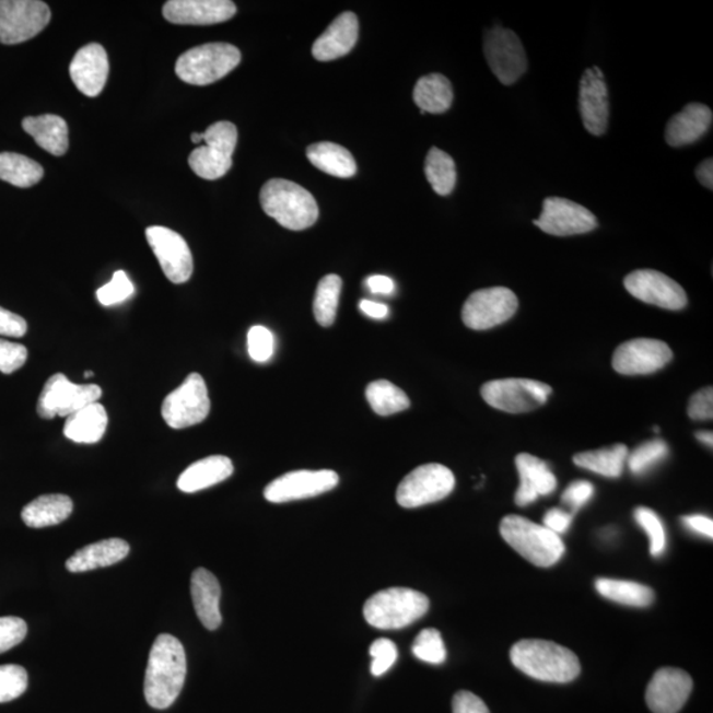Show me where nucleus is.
<instances>
[{"label": "nucleus", "instance_id": "46", "mask_svg": "<svg viewBox=\"0 0 713 713\" xmlns=\"http://www.w3.org/2000/svg\"><path fill=\"white\" fill-rule=\"evenodd\" d=\"M247 349L252 360L256 362H267L276 349V340L269 329L257 326L248 330Z\"/></svg>", "mask_w": 713, "mask_h": 713}, {"label": "nucleus", "instance_id": "56", "mask_svg": "<svg viewBox=\"0 0 713 713\" xmlns=\"http://www.w3.org/2000/svg\"><path fill=\"white\" fill-rule=\"evenodd\" d=\"M366 285L373 294L379 295H390L394 290H396V284H394L393 280L384 276H373L367 278Z\"/></svg>", "mask_w": 713, "mask_h": 713}, {"label": "nucleus", "instance_id": "51", "mask_svg": "<svg viewBox=\"0 0 713 713\" xmlns=\"http://www.w3.org/2000/svg\"><path fill=\"white\" fill-rule=\"evenodd\" d=\"M689 416L693 420H710L713 417V390L704 387L693 394L689 405Z\"/></svg>", "mask_w": 713, "mask_h": 713}, {"label": "nucleus", "instance_id": "44", "mask_svg": "<svg viewBox=\"0 0 713 713\" xmlns=\"http://www.w3.org/2000/svg\"><path fill=\"white\" fill-rule=\"evenodd\" d=\"M634 518L651 539V553L653 557H659L666 549V533L664 524L651 509L639 507L634 512Z\"/></svg>", "mask_w": 713, "mask_h": 713}, {"label": "nucleus", "instance_id": "9", "mask_svg": "<svg viewBox=\"0 0 713 713\" xmlns=\"http://www.w3.org/2000/svg\"><path fill=\"white\" fill-rule=\"evenodd\" d=\"M552 388L543 382L526 378L490 381L481 387V396L494 409L522 413L538 409L551 396Z\"/></svg>", "mask_w": 713, "mask_h": 713}, {"label": "nucleus", "instance_id": "39", "mask_svg": "<svg viewBox=\"0 0 713 713\" xmlns=\"http://www.w3.org/2000/svg\"><path fill=\"white\" fill-rule=\"evenodd\" d=\"M366 399L375 413L381 417L394 416L410 407V399L404 390L388 381H375L366 387Z\"/></svg>", "mask_w": 713, "mask_h": 713}, {"label": "nucleus", "instance_id": "60", "mask_svg": "<svg viewBox=\"0 0 713 713\" xmlns=\"http://www.w3.org/2000/svg\"><path fill=\"white\" fill-rule=\"evenodd\" d=\"M190 139H192L194 143H202L203 142V132H194L192 137H190Z\"/></svg>", "mask_w": 713, "mask_h": 713}, {"label": "nucleus", "instance_id": "12", "mask_svg": "<svg viewBox=\"0 0 713 713\" xmlns=\"http://www.w3.org/2000/svg\"><path fill=\"white\" fill-rule=\"evenodd\" d=\"M50 22V10L40 0H0V43L21 44L39 35Z\"/></svg>", "mask_w": 713, "mask_h": 713}, {"label": "nucleus", "instance_id": "10", "mask_svg": "<svg viewBox=\"0 0 713 713\" xmlns=\"http://www.w3.org/2000/svg\"><path fill=\"white\" fill-rule=\"evenodd\" d=\"M455 476L442 464H425L407 475L397 489V502L406 509L442 501L455 489Z\"/></svg>", "mask_w": 713, "mask_h": 713}, {"label": "nucleus", "instance_id": "37", "mask_svg": "<svg viewBox=\"0 0 713 713\" xmlns=\"http://www.w3.org/2000/svg\"><path fill=\"white\" fill-rule=\"evenodd\" d=\"M43 176L42 165L32 159L15 152L0 154V180L17 188H30L36 186Z\"/></svg>", "mask_w": 713, "mask_h": 713}, {"label": "nucleus", "instance_id": "47", "mask_svg": "<svg viewBox=\"0 0 713 713\" xmlns=\"http://www.w3.org/2000/svg\"><path fill=\"white\" fill-rule=\"evenodd\" d=\"M27 622L15 616L0 617V654L22 644L27 636Z\"/></svg>", "mask_w": 713, "mask_h": 713}, {"label": "nucleus", "instance_id": "7", "mask_svg": "<svg viewBox=\"0 0 713 713\" xmlns=\"http://www.w3.org/2000/svg\"><path fill=\"white\" fill-rule=\"evenodd\" d=\"M238 131L232 122L221 120L203 132V142L189 155L190 168L206 180H218L231 171L237 148Z\"/></svg>", "mask_w": 713, "mask_h": 713}, {"label": "nucleus", "instance_id": "8", "mask_svg": "<svg viewBox=\"0 0 713 713\" xmlns=\"http://www.w3.org/2000/svg\"><path fill=\"white\" fill-rule=\"evenodd\" d=\"M210 412V399L206 381L200 374H189L176 390L164 398L162 417L171 429L183 430L206 420Z\"/></svg>", "mask_w": 713, "mask_h": 713}, {"label": "nucleus", "instance_id": "52", "mask_svg": "<svg viewBox=\"0 0 713 713\" xmlns=\"http://www.w3.org/2000/svg\"><path fill=\"white\" fill-rule=\"evenodd\" d=\"M454 713H490L488 705L469 691L457 692L452 702Z\"/></svg>", "mask_w": 713, "mask_h": 713}, {"label": "nucleus", "instance_id": "42", "mask_svg": "<svg viewBox=\"0 0 713 713\" xmlns=\"http://www.w3.org/2000/svg\"><path fill=\"white\" fill-rule=\"evenodd\" d=\"M668 454L667 444L661 439L641 444L633 454L628 456L630 470L634 475H644L648 469L657 466Z\"/></svg>", "mask_w": 713, "mask_h": 713}, {"label": "nucleus", "instance_id": "49", "mask_svg": "<svg viewBox=\"0 0 713 713\" xmlns=\"http://www.w3.org/2000/svg\"><path fill=\"white\" fill-rule=\"evenodd\" d=\"M28 360V350L22 343L0 340V372L12 374Z\"/></svg>", "mask_w": 713, "mask_h": 713}, {"label": "nucleus", "instance_id": "30", "mask_svg": "<svg viewBox=\"0 0 713 713\" xmlns=\"http://www.w3.org/2000/svg\"><path fill=\"white\" fill-rule=\"evenodd\" d=\"M23 129L49 154L62 156L69 149L68 125L55 114L24 118Z\"/></svg>", "mask_w": 713, "mask_h": 713}, {"label": "nucleus", "instance_id": "19", "mask_svg": "<svg viewBox=\"0 0 713 713\" xmlns=\"http://www.w3.org/2000/svg\"><path fill=\"white\" fill-rule=\"evenodd\" d=\"M671 360L673 350L666 342L635 339L616 349L612 365L622 375H646L661 371Z\"/></svg>", "mask_w": 713, "mask_h": 713}, {"label": "nucleus", "instance_id": "16", "mask_svg": "<svg viewBox=\"0 0 713 713\" xmlns=\"http://www.w3.org/2000/svg\"><path fill=\"white\" fill-rule=\"evenodd\" d=\"M339 486L335 470H295L278 477L265 489V499L272 504L312 499Z\"/></svg>", "mask_w": 713, "mask_h": 713}, {"label": "nucleus", "instance_id": "23", "mask_svg": "<svg viewBox=\"0 0 713 713\" xmlns=\"http://www.w3.org/2000/svg\"><path fill=\"white\" fill-rule=\"evenodd\" d=\"M75 87L87 97H97L109 78V59L100 44H87L74 55L69 67Z\"/></svg>", "mask_w": 713, "mask_h": 713}, {"label": "nucleus", "instance_id": "20", "mask_svg": "<svg viewBox=\"0 0 713 713\" xmlns=\"http://www.w3.org/2000/svg\"><path fill=\"white\" fill-rule=\"evenodd\" d=\"M578 106L585 129L592 136H604L608 129L610 110L608 86L600 68H589L582 75Z\"/></svg>", "mask_w": 713, "mask_h": 713}, {"label": "nucleus", "instance_id": "18", "mask_svg": "<svg viewBox=\"0 0 713 713\" xmlns=\"http://www.w3.org/2000/svg\"><path fill=\"white\" fill-rule=\"evenodd\" d=\"M630 295L646 304L679 311L687 305V294L682 285L655 270H635L623 280Z\"/></svg>", "mask_w": 713, "mask_h": 713}, {"label": "nucleus", "instance_id": "1", "mask_svg": "<svg viewBox=\"0 0 713 713\" xmlns=\"http://www.w3.org/2000/svg\"><path fill=\"white\" fill-rule=\"evenodd\" d=\"M187 677V655L176 636L161 634L151 647L144 697L155 710H167L180 696Z\"/></svg>", "mask_w": 713, "mask_h": 713}, {"label": "nucleus", "instance_id": "26", "mask_svg": "<svg viewBox=\"0 0 713 713\" xmlns=\"http://www.w3.org/2000/svg\"><path fill=\"white\" fill-rule=\"evenodd\" d=\"M712 119L713 114L709 106L693 102L668 120L665 132L666 142L671 148H685V145L696 143L709 132Z\"/></svg>", "mask_w": 713, "mask_h": 713}, {"label": "nucleus", "instance_id": "28", "mask_svg": "<svg viewBox=\"0 0 713 713\" xmlns=\"http://www.w3.org/2000/svg\"><path fill=\"white\" fill-rule=\"evenodd\" d=\"M130 545L124 539L112 538L82 547L67 560V570L79 574L122 562L129 556Z\"/></svg>", "mask_w": 713, "mask_h": 713}, {"label": "nucleus", "instance_id": "57", "mask_svg": "<svg viewBox=\"0 0 713 713\" xmlns=\"http://www.w3.org/2000/svg\"><path fill=\"white\" fill-rule=\"evenodd\" d=\"M696 174L702 186L710 190L713 189V161L711 157L698 165Z\"/></svg>", "mask_w": 713, "mask_h": 713}, {"label": "nucleus", "instance_id": "31", "mask_svg": "<svg viewBox=\"0 0 713 713\" xmlns=\"http://www.w3.org/2000/svg\"><path fill=\"white\" fill-rule=\"evenodd\" d=\"M107 423L109 418L105 407L95 402L68 417L63 425V435L74 443H98L105 435Z\"/></svg>", "mask_w": 713, "mask_h": 713}, {"label": "nucleus", "instance_id": "58", "mask_svg": "<svg viewBox=\"0 0 713 713\" xmlns=\"http://www.w3.org/2000/svg\"><path fill=\"white\" fill-rule=\"evenodd\" d=\"M360 309L364 312L366 316L372 318H379V320L381 318H385L388 315L387 305L372 301H362L360 303Z\"/></svg>", "mask_w": 713, "mask_h": 713}, {"label": "nucleus", "instance_id": "15", "mask_svg": "<svg viewBox=\"0 0 713 713\" xmlns=\"http://www.w3.org/2000/svg\"><path fill=\"white\" fill-rule=\"evenodd\" d=\"M145 238L161 264L164 276L175 284L188 282L194 273V257L187 241L164 226L148 227Z\"/></svg>", "mask_w": 713, "mask_h": 713}, {"label": "nucleus", "instance_id": "50", "mask_svg": "<svg viewBox=\"0 0 713 713\" xmlns=\"http://www.w3.org/2000/svg\"><path fill=\"white\" fill-rule=\"evenodd\" d=\"M595 488L588 481H574L564 490L562 495L563 504L577 512L594 496Z\"/></svg>", "mask_w": 713, "mask_h": 713}, {"label": "nucleus", "instance_id": "14", "mask_svg": "<svg viewBox=\"0 0 713 713\" xmlns=\"http://www.w3.org/2000/svg\"><path fill=\"white\" fill-rule=\"evenodd\" d=\"M518 309V297L506 288L474 292L463 307V322L470 329L486 330L500 326Z\"/></svg>", "mask_w": 713, "mask_h": 713}, {"label": "nucleus", "instance_id": "5", "mask_svg": "<svg viewBox=\"0 0 713 713\" xmlns=\"http://www.w3.org/2000/svg\"><path fill=\"white\" fill-rule=\"evenodd\" d=\"M430 600L410 588H388L377 592L365 603L364 617L369 626L382 630L404 629L429 612Z\"/></svg>", "mask_w": 713, "mask_h": 713}, {"label": "nucleus", "instance_id": "27", "mask_svg": "<svg viewBox=\"0 0 713 713\" xmlns=\"http://www.w3.org/2000/svg\"><path fill=\"white\" fill-rule=\"evenodd\" d=\"M190 595L197 617L208 630L221 627V585L212 572L197 569L190 578Z\"/></svg>", "mask_w": 713, "mask_h": 713}, {"label": "nucleus", "instance_id": "55", "mask_svg": "<svg viewBox=\"0 0 713 713\" xmlns=\"http://www.w3.org/2000/svg\"><path fill=\"white\" fill-rule=\"evenodd\" d=\"M683 525L689 530L704 535V537L712 539L713 537V521L705 515H687L682 518Z\"/></svg>", "mask_w": 713, "mask_h": 713}, {"label": "nucleus", "instance_id": "13", "mask_svg": "<svg viewBox=\"0 0 713 713\" xmlns=\"http://www.w3.org/2000/svg\"><path fill=\"white\" fill-rule=\"evenodd\" d=\"M483 54L501 84L513 85L527 70V57L519 37L513 31L494 27L483 39Z\"/></svg>", "mask_w": 713, "mask_h": 713}, {"label": "nucleus", "instance_id": "21", "mask_svg": "<svg viewBox=\"0 0 713 713\" xmlns=\"http://www.w3.org/2000/svg\"><path fill=\"white\" fill-rule=\"evenodd\" d=\"M692 679L679 668L665 667L654 674L646 690V703L654 713H678L689 700Z\"/></svg>", "mask_w": 713, "mask_h": 713}, {"label": "nucleus", "instance_id": "33", "mask_svg": "<svg viewBox=\"0 0 713 713\" xmlns=\"http://www.w3.org/2000/svg\"><path fill=\"white\" fill-rule=\"evenodd\" d=\"M413 101L422 114H443L454 102V91L445 75L432 73L419 79L413 87Z\"/></svg>", "mask_w": 713, "mask_h": 713}, {"label": "nucleus", "instance_id": "36", "mask_svg": "<svg viewBox=\"0 0 713 713\" xmlns=\"http://www.w3.org/2000/svg\"><path fill=\"white\" fill-rule=\"evenodd\" d=\"M595 587L601 596L610 601L644 608L654 601V592L644 584L616 581V578H597Z\"/></svg>", "mask_w": 713, "mask_h": 713}, {"label": "nucleus", "instance_id": "61", "mask_svg": "<svg viewBox=\"0 0 713 713\" xmlns=\"http://www.w3.org/2000/svg\"><path fill=\"white\" fill-rule=\"evenodd\" d=\"M94 373L91 371L85 372V378L93 377Z\"/></svg>", "mask_w": 713, "mask_h": 713}, {"label": "nucleus", "instance_id": "3", "mask_svg": "<svg viewBox=\"0 0 713 713\" xmlns=\"http://www.w3.org/2000/svg\"><path fill=\"white\" fill-rule=\"evenodd\" d=\"M265 213L289 231H304L318 219L315 197L307 189L284 178H272L260 190Z\"/></svg>", "mask_w": 713, "mask_h": 713}, {"label": "nucleus", "instance_id": "4", "mask_svg": "<svg viewBox=\"0 0 713 713\" xmlns=\"http://www.w3.org/2000/svg\"><path fill=\"white\" fill-rule=\"evenodd\" d=\"M500 533L505 542L511 545L519 556L542 569L557 564L565 551L559 535L521 515H506L501 521Z\"/></svg>", "mask_w": 713, "mask_h": 713}, {"label": "nucleus", "instance_id": "6", "mask_svg": "<svg viewBox=\"0 0 713 713\" xmlns=\"http://www.w3.org/2000/svg\"><path fill=\"white\" fill-rule=\"evenodd\" d=\"M239 62L237 47L226 43H209L178 57L175 72L187 84L206 86L224 79Z\"/></svg>", "mask_w": 713, "mask_h": 713}, {"label": "nucleus", "instance_id": "53", "mask_svg": "<svg viewBox=\"0 0 713 713\" xmlns=\"http://www.w3.org/2000/svg\"><path fill=\"white\" fill-rule=\"evenodd\" d=\"M27 322L22 316L0 307V335L9 337H23L27 334Z\"/></svg>", "mask_w": 713, "mask_h": 713}, {"label": "nucleus", "instance_id": "43", "mask_svg": "<svg viewBox=\"0 0 713 713\" xmlns=\"http://www.w3.org/2000/svg\"><path fill=\"white\" fill-rule=\"evenodd\" d=\"M28 689V674L19 665L0 666V703L21 698Z\"/></svg>", "mask_w": 713, "mask_h": 713}, {"label": "nucleus", "instance_id": "2", "mask_svg": "<svg viewBox=\"0 0 713 713\" xmlns=\"http://www.w3.org/2000/svg\"><path fill=\"white\" fill-rule=\"evenodd\" d=\"M511 659L519 671L542 682L569 683L582 671L576 654L551 641H519L512 647Z\"/></svg>", "mask_w": 713, "mask_h": 713}, {"label": "nucleus", "instance_id": "32", "mask_svg": "<svg viewBox=\"0 0 713 713\" xmlns=\"http://www.w3.org/2000/svg\"><path fill=\"white\" fill-rule=\"evenodd\" d=\"M73 512V501L66 494H46L24 506L22 519L32 528L60 525Z\"/></svg>", "mask_w": 713, "mask_h": 713}, {"label": "nucleus", "instance_id": "48", "mask_svg": "<svg viewBox=\"0 0 713 713\" xmlns=\"http://www.w3.org/2000/svg\"><path fill=\"white\" fill-rule=\"evenodd\" d=\"M372 655V674L374 677H382L396 664L398 659V648L393 641L379 639L373 642L371 646Z\"/></svg>", "mask_w": 713, "mask_h": 713}, {"label": "nucleus", "instance_id": "24", "mask_svg": "<svg viewBox=\"0 0 713 713\" xmlns=\"http://www.w3.org/2000/svg\"><path fill=\"white\" fill-rule=\"evenodd\" d=\"M521 486L515 493V504L527 506L537 501L540 495H549L558 487L557 477L549 466L540 458L528 454L515 457Z\"/></svg>", "mask_w": 713, "mask_h": 713}, {"label": "nucleus", "instance_id": "34", "mask_svg": "<svg viewBox=\"0 0 713 713\" xmlns=\"http://www.w3.org/2000/svg\"><path fill=\"white\" fill-rule=\"evenodd\" d=\"M307 157L316 168L330 176L348 178L353 177L356 172L353 155L342 145L332 142L311 144L307 149Z\"/></svg>", "mask_w": 713, "mask_h": 713}, {"label": "nucleus", "instance_id": "59", "mask_svg": "<svg viewBox=\"0 0 713 713\" xmlns=\"http://www.w3.org/2000/svg\"><path fill=\"white\" fill-rule=\"evenodd\" d=\"M696 436H697L698 441H700V442H702V443H704L706 445H710V447H712L713 434H712L711 431H699V432H697Z\"/></svg>", "mask_w": 713, "mask_h": 713}, {"label": "nucleus", "instance_id": "17", "mask_svg": "<svg viewBox=\"0 0 713 713\" xmlns=\"http://www.w3.org/2000/svg\"><path fill=\"white\" fill-rule=\"evenodd\" d=\"M533 224L557 237L589 233L598 226L596 215L591 210L562 197H547L542 214Z\"/></svg>", "mask_w": 713, "mask_h": 713}, {"label": "nucleus", "instance_id": "25", "mask_svg": "<svg viewBox=\"0 0 713 713\" xmlns=\"http://www.w3.org/2000/svg\"><path fill=\"white\" fill-rule=\"evenodd\" d=\"M356 40H359V19L353 12H343L315 42L312 55L318 61L340 59L354 48Z\"/></svg>", "mask_w": 713, "mask_h": 713}, {"label": "nucleus", "instance_id": "22", "mask_svg": "<svg viewBox=\"0 0 713 713\" xmlns=\"http://www.w3.org/2000/svg\"><path fill=\"white\" fill-rule=\"evenodd\" d=\"M237 8L229 0H170L163 15L170 23L212 25L231 21Z\"/></svg>", "mask_w": 713, "mask_h": 713}, {"label": "nucleus", "instance_id": "45", "mask_svg": "<svg viewBox=\"0 0 713 713\" xmlns=\"http://www.w3.org/2000/svg\"><path fill=\"white\" fill-rule=\"evenodd\" d=\"M133 284L127 273L122 270L114 273L109 283L105 284L97 291V299L105 307H112L119 303H124L127 299L133 295Z\"/></svg>", "mask_w": 713, "mask_h": 713}, {"label": "nucleus", "instance_id": "41", "mask_svg": "<svg viewBox=\"0 0 713 713\" xmlns=\"http://www.w3.org/2000/svg\"><path fill=\"white\" fill-rule=\"evenodd\" d=\"M412 653L420 661L431 665H442L447 659L444 641L436 629H424L413 641Z\"/></svg>", "mask_w": 713, "mask_h": 713}, {"label": "nucleus", "instance_id": "11", "mask_svg": "<svg viewBox=\"0 0 713 713\" xmlns=\"http://www.w3.org/2000/svg\"><path fill=\"white\" fill-rule=\"evenodd\" d=\"M101 397L102 388L98 385L73 384L66 375L57 373L44 385L37 400V413L43 419L68 418L84 407L98 402Z\"/></svg>", "mask_w": 713, "mask_h": 713}, {"label": "nucleus", "instance_id": "40", "mask_svg": "<svg viewBox=\"0 0 713 713\" xmlns=\"http://www.w3.org/2000/svg\"><path fill=\"white\" fill-rule=\"evenodd\" d=\"M342 279L335 273L324 277L317 285L314 314L322 327H330L336 320L337 308H339Z\"/></svg>", "mask_w": 713, "mask_h": 713}, {"label": "nucleus", "instance_id": "29", "mask_svg": "<svg viewBox=\"0 0 713 713\" xmlns=\"http://www.w3.org/2000/svg\"><path fill=\"white\" fill-rule=\"evenodd\" d=\"M234 472L231 458L226 456H209L196 461L178 477L177 488L184 493H196L200 490L218 486Z\"/></svg>", "mask_w": 713, "mask_h": 713}, {"label": "nucleus", "instance_id": "38", "mask_svg": "<svg viewBox=\"0 0 713 713\" xmlns=\"http://www.w3.org/2000/svg\"><path fill=\"white\" fill-rule=\"evenodd\" d=\"M424 172L426 180L437 195L448 196L456 187V164L447 152L432 148L426 154Z\"/></svg>", "mask_w": 713, "mask_h": 713}, {"label": "nucleus", "instance_id": "54", "mask_svg": "<svg viewBox=\"0 0 713 713\" xmlns=\"http://www.w3.org/2000/svg\"><path fill=\"white\" fill-rule=\"evenodd\" d=\"M572 514L562 511V509H551L547 512L543 518L545 527L549 528L553 534L562 535L569 530L572 524Z\"/></svg>", "mask_w": 713, "mask_h": 713}, {"label": "nucleus", "instance_id": "35", "mask_svg": "<svg viewBox=\"0 0 713 713\" xmlns=\"http://www.w3.org/2000/svg\"><path fill=\"white\" fill-rule=\"evenodd\" d=\"M627 445L616 444L612 447L582 452L574 456L577 467L591 470L605 477H620L628 460Z\"/></svg>", "mask_w": 713, "mask_h": 713}]
</instances>
